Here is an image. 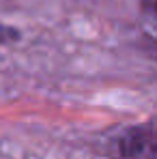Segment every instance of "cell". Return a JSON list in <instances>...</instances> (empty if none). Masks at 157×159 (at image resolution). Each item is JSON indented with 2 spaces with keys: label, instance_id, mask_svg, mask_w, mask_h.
<instances>
[{
  "label": "cell",
  "instance_id": "1",
  "mask_svg": "<svg viewBox=\"0 0 157 159\" xmlns=\"http://www.w3.org/2000/svg\"><path fill=\"white\" fill-rule=\"evenodd\" d=\"M118 151L123 159H157L155 123L151 120L125 131L118 140Z\"/></svg>",
  "mask_w": 157,
  "mask_h": 159
},
{
  "label": "cell",
  "instance_id": "2",
  "mask_svg": "<svg viewBox=\"0 0 157 159\" xmlns=\"http://www.w3.org/2000/svg\"><path fill=\"white\" fill-rule=\"evenodd\" d=\"M17 39H20V32L15 28L0 26V43H11V41H17Z\"/></svg>",
  "mask_w": 157,
  "mask_h": 159
}]
</instances>
